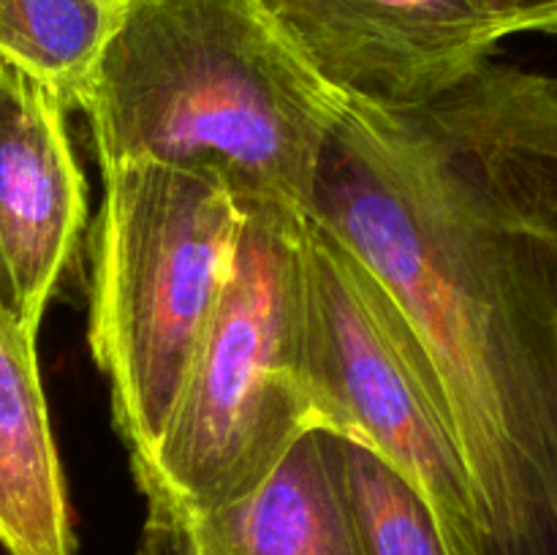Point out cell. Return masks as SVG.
I'll use <instances>...</instances> for the list:
<instances>
[{"mask_svg":"<svg viewBox=\"0 0 557 555\" xmlns=\"http://www.w3.org/2000/svg\"><path fill=\"white\" fill-rule=\"evenodd\" d=\"M341 103L259 0H131L79 109L101 172L163 163L308 212Z\"/></svg>","mask_w":557,"mask_h":555,"instance_id":"7a4b0ae2","label":"cell"},{"mask_svg":"<svg viewBox=\"0 0 557 555\" xmlns=\"http://www.w3.org/2000/svg\"><path fill=\"white\" fill-rule=\"evenodd\" d=\"M131 0H0V58L79 109Z\"/></svg>","mask_w":557,"mask_h":555,"instance_id":"30bf717a","label":"cell"},{"mask_svg":"<svg viewBox=\"0 0 557 555\" xmlns=\"http://www.w3.org/2000/svg\"><path fill=\"white\" fill-rule=\"evenodd\" d=\"M65 103L0 58V303L38 335L87 223Z\"/></svg>","mask_w":557,"mask_h":555,"instance_id":"52a82bcc","label":"cell"},{"mask_svg":"<svg viewBox=\"0 0 557 555\" xmlns=\"http://www.w3.org/2000/svg\"><path fill=\"white\" fill-rule=\"evenodd\" d=\"M506 36L547 33L557 36V0H482Z\"/></svg>","mask_w":557,"mask_h":555,"instance_id":"7c38bea8","label":"cell"},{"mask_svg":"<svg viewBox=\"0 0 557 555\" xmlns=\"http://www.w3.org/2000/svg\"><path fill=\"white\" fill-rule=\"evenodd\" d=\"M337 96L408 109L444 96L506 38L482 0H259Z\"/></svg>","mask_w":557,"mask_h":555,"instance_id":"8992f818","label":"cell"},{"mask_svg":"<svg viewBox=\"0 0 557 555\" xmlns=\"http://www.w3.org/2000/svg\"><path fill=\"white\" fill-rule=\"evenodd\" d=\"M232 278L156 449L131 460L147 511L201 526L324 428L305 368V212L243 205Z\"/></svg>","mask_w":557,"mask_h":555,"instance_id":"3957f363","label":"cell"},{"mask_svg":"<svg viewBox=\"0 0 557 555\" xmlns=\"http://www.w3.org/2000/svg\"><path fill=\"white\" fill-rule=\"evenodd\" d=\"M36 337L0 303V544L9 555H74Z\"/></svg>","mask_w":557,"mask_h":555,"instance_id":"9c48e42d","label":"cell"},{"mask_svg":"<svg viewBox=\"0 0 557 555\" xmlns=\"http://www.w3.org/2000/svg\"><path fill=\"white\" fill-rule=\"evenodd\" d=\"M139 555H362L324 428L239 504L196 528L147 511Z\"/></svg>","mask_w":557,"mask_h":555,"instance_id":"ba28073f","label":"cell"},{"mask_svg":"<svg viewBox=\"0 0 557 555\" xmlns=\"http://www.w3.org/2000/svg\"><path fill=\"white\" fill-rule=\"evenodd\" d=\"M362 555H451L417 488L354 435L324 430Z\"/></svg>","mask_w":557,"mask_h":555,"instance_id":"8fae6325","label":"cell"},{"mask_svg":"<svg viewBox=\"0 0 557 555\" xmlns=\"http://www.w3.org/2000/svg\"><path fill=\"white\" fill-rule=\"evenodd\" d=\"M92 232L90 348L131 460L166 430L232 278L245 210L207 172L107 169Z\"/></svg>","mask_w":557,"mask_h":555,"instance_id":"277c9868","label":"cell"},{"mask_svg":"<svg viewBox=\"0 0 557 555\" xmlns=\"http://www.w3.org/2000/svg\"><path fill=\"white\" fill-rule=\"evenodd\" d=\"M305 368L321 424L422 493L451 555H484L476 488L433 362L368 264L305 212Z\"/></svg>","mask_w":557,"mask_h":555,"instance_id":"5b68a950","label":"cell"},{"mask_svg":"<svg viewBox=\"0 0 557 555\" xmlns=\"http://www.w3.org/2000/svg\"><path fill=\"white\" fill-rule=\"evenodd\" d=\"M308 215L433 362L484 555H557V79L487 60L408 109L343 98Z\"/></svg>","mask_w":557,"mask_h":555,"instance_id":"6da1fadb","label":"cell"}]
</instances>
